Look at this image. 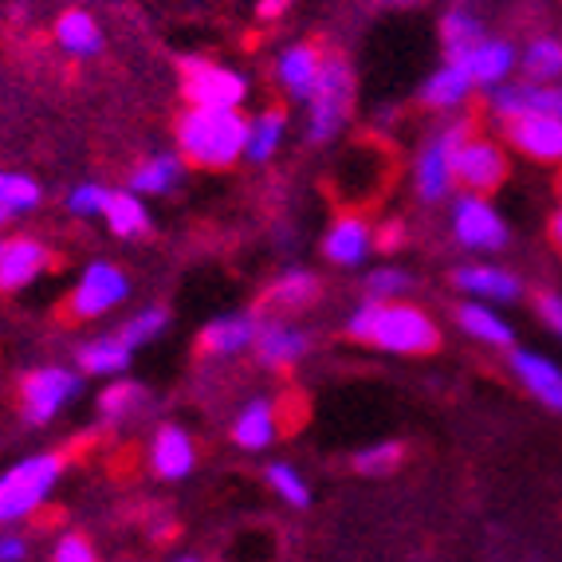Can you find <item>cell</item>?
<instances>
[{
    "label": "cell",
    "mask_w": 562,
    "mask_h": 562,
    "mask_svg": "<svg viewBox=\"0 0 562 562\" xmlns=\"http://www.w3.org/2000/svg\"><path fill=\"white\" fill-rule=\"evenodd\" d=\"M472 134V119H452L425 138V146L413 158V193L422 205H441L457 189V173H452V158L457 146Z\"/></svg>",
    "instance_id": "obj_5"
},
{
    "label": "cell",
    "mask_w": 562,
    "mask_h": 562,
    "mask_svg": "<svg viewBox=\"0 0 562 562\" xmlns=\"http://www.w3.org/2000/svg\"><path fill=\"white\" fill-rule=\"evenodd\" d=\"M409 233H405V221H382L374 233V248L378 252H402Z\"/></svg>",
    "instance_id": "obj_41"
},
{
    "label": "cell",
    "mask_w": 562,
    "mask_h": 562,
    "mask_svg": "<svg viewBox=\"0 0 562 562\" xmlns=\"http://www.w3.org/2000/svg\"><path fill=\"white\" fill-rule=\"evenodd\" d=\"M186 158L178 150H158L146 154L142 161H134L131 173H126V189L138 193V198H166L181 186L186 178Z\"/></svg>",
    "instance_id": "obj_24"
},
{
    "label": "cell",
    "mask_w": 562,
    "mask_h": 562,
    "mask_svg": "<svg viewBox=\"0 0 562 562\" xmlns=\"http://www.w3.org/2000/svg\"><path fill=\"white\" fill-rule=\"evenodd\" d=\"M236 449L244 452H263L280 441V405L272 397H252L244 402L240 413L233 417V429H228Z\"/></svg>",
    "instance_id": "obj_23"
},
{
    "label": "cell",
    "mask_w": 562,
    "mask_h": 562,
    "mask_svg": "<svg viewBox=\"0 0 562 562\" xmlns=\"http://www.w3.org/2000/svg\"><path fill=\"white\" fill-rule=\"evenodd\" d=\"M452 173H457V189L464 193H496L499 186L512 173V161H507V146H499L496 138L472 131L469 138L457 146V158H452Z\"/></svg>",
    "instance_id": "obj_10"
},
{
    "label": "cell",
    "mask_w": 562,
    "mask_h": 562,
    "mask_svg": "<svg viewBox=\"0 0 562 562\" xmlns=\"http://www.w3.org/2000/svg\"><path fill=\"white\" fill-rule=\"evenodd\" d=\"M319 295H323L319 276L307 272V268H283L272 288H268V300L263 303L272 311H280V315H295V311H307Z\"/></svg>",
    "instance_id": "obj_31"
},
{
    "label": "cell",
    "mask_w": 562,
    "mask_h": 562,
    "mask_svg": "<svg viewBox=\"0 0 562 562\" xmlns=\"http://www.w3.org/2000/svg\"><path fill=\"white\" fill-rule=\"evenodd\" d=\"M303 106H307V146H330L347 131L350 111H355V71H350L347 56L327 52L319 83Z\"/></svg>",
    "instance_id": "obj_4"
},
{
    "label": "cell",
    "mask_w": 562,
    "mask_h": 562,
    "mask_svg": "<svg viewBox=\"0 0 562 562\" xmlns=\"http://www.w3.org/2000/svg\"><path fill=\"white\" fill-rule=\"evenodd\" d=\"M472 94H476V83H472L469 67L457 64V59H445L437 71H429V79L422 83L417 99H422V106L432 114H457L469 106Z\"/></svg>",
    "instance_id": "obj_22"
},
{
    "label": "cell",
    "mask_w": 562,
    "mask_h": 562,
    "mask_svg": "<svg viewBox=\"0 0 562 562\" xmlns=\"http://www.w3.org/2000/svg\"><path fill=\"white\" fill-rule=\"evenodd\" d=\"M323 59H327V52H323L319 44H311V40H291V44H283L280 56H276V71H272L283 99L307 103V94L319 83Z\"/></svg>",
    "instance_id": "obj_14"
},
{
    "label": "cell",
    "mask_w": 562,
    "mask_h": 562,
    "mask_svg": "<svg viewBox=\"0 0 562 562\" xmlns=\"http://www.w3.org/2000/svg\"><path fill=\"white\" fill-rule=\"evenodd\" d=\"M374 252V228L362 213H342L323 233V256L335 268H362Z\"/></svg>",
    "instance_id": "obj_20"
},
{
    "label": "cell",
    "mask_w": 562,
    "mask_h": 562,
    "mask_svg": "<svg viewBox=\"0 0 562 562\" xmlns=\"http://www.w3.org/2000/svg\"><path fill=\"white\" fill-rule=\"evenodd\" d=\"M64 472V452H32V457L16 460L9 472H0V531L36 516L40 507L56 496Z\"/></svg>",
    "instance_id": "obj_3"
},
{
    "label": "cell",
    "mask_w": 562,
    "mask_h": 562,
    "mask_svg": "<svg viewBox=\"0 0 562 562\" xmlns=\"http://www.w3.org/2000/svg\"><path fill=\"white\" fill-rule=\"evenodd\" d=\"M166 327H169V311L166 307H142V311H134L131 319L122 323L114 335H119L131 350H138V347H150L158 335H166Z\"/></svg>",
    "instance_id": "obj_36"
},
{
    "label": "cell",
    "mask_w": 562,
    "mask_h": 562,
    "mask_svg": "<svg viewBox=\"0 0 562 562\" xmlns=\"http://www.w3.org/2000/svg\"><path fill=\"white\" fill-rule=\"evenodd\" d=\"M291 9V0H256V20L260 24H276V20H283Z\"/></svg>",
    "instance_id": "obj_44"
},
{
    "label": "cell",
    "mask_w": 562,
    "mask_h": 562,
    "mask_svg": "<svg viewBox=\"0 0 562 562\" xmlns=\"http://www.w3.org/2000/svg\"><path fill=\"white\" fill-rule=\"evenodd\" d=\"M52 36H56L59 52H64V56H71V59H94L106 44L103 24H99V20H94V12H87V9H64V12H59Z\"/></svg>",
    "instance_id": "obj_25"
},
{
    "label": "cell",
    "mask_w": 562,
    "mask_h": 562,
    "mask_svg": "<svg viewBox=\"0 0 562 562\" xmlns=\"http://www.w3.org/2000/svg\"><path fill=\"white\" fill-rule=\"evenodd\" d=\"M402 460H405L402 441H374L366 445V449H358L350 457V464H355L358 476H390V472L402 469Z\"/></svg>",
    "instance_id": "obj_37"
},
{
    "label": "cell",
    "mask_w": 562,
    "mask_h": 562,
    "mask_svg": "<svg viewBox=\"0 0 562 562\" xmlns=\"http://www.w3.org/2000/svg\"><path fill=\"white\" fill-rule=\"evenodd\" d=\"M535 307H539V319L562 338V295L559 291H543V295L535 300Z\"/></svg>",
    "instance_id": "obj_43"
},
{
    "label": "cell",
    "mask_w": 562,
    "mask_h": 562,
    "mask_svg": "<svg viewBox=\"0 0 562 562\" xmlns=\"http://www.w3.org/2000/svg\"><path fill=\"white\" fill-rule=\"evenodd\" d=\"M146 464L158 480H186L189 472L198 469V445L181 425H158V432L150 437V452Z\"/></svg>",
    "instance_id": "obj_21"
},
{
    "label": "cell",
    "mask_w": 562,
    "mask_h": 562,
    "mask_svg": "<svg viewBox=\"0 0 562 562\" xmlns=\"http://www.w3.org/2000/svg\"><path fill=\"white\" fill-rule=\"evenodd\" d=\"M507 366H512V378L524 385L535 402L547 405L551 413H562V366L554 358L527 347H512L507 350Z\"/></svg>",
    "instance_id": "obj_18"
},
{
    "label": "cell",
    "mask_w": 562,
    "mask_h": 562,
    "mask_svg": "<svg viewBox=\"0 0 562 562\" xmlns=\"http://www.w3.org/2000/svg\"><path fill=\"white\" fill-rule=\"evenodd\" d=\"M106 198H111V186L103 181H79V186L67 189V213L71 216H83V221H103V209Z\"/></svg>",
    "instance_id": "obj_39"
},
{
    "label": "cell",
    "mask_w": 562,
    "mask_h": 562,
    "mask_svg": "<svg viewBox=\"0 0 562 562\" xmlns=\"http://www.w3.org/2000/svg\"><path fill=\"white\" fill-rule=\"evenodd\" d=\"M29 554H32L29 535L12 531V527L0 531V562H29Z\"/></svg>",
    "instance_id": "obj_42"
},
{
    "label": "cell",
    "mask_w": 562,
    "mask_h": 562,
    "mask_svg": "<svg viewBox=\"0 0 562 562\" xmlns=\"http://www.w3.org/2000/svg\"><path fill=\"white\" fill-rule=\"evenodd\" d=\"M134 362V350L119 335H94L76 347V370L83 378H119Z\"/></svg>",
    "instance_id": "obj_26"
},
{
    "label": "cell",
    "mask_w": 562,
    "mask_h": 562,
    "mask_svg": "<svg viewBox=\"0 0 562 562\" xmlns=\"http://www.w3.org/2000/svg\"><path fill=\"white\" fill-rule=\"evenodd\" d=\"M146 385L131 382V378H114V382H106L103 390H99V397H94V417H99V425L103 429H119V425H126L138 409H146Z\"/></svg>",
    "instance_id": "obj_30"
},
{
    "label": "cell",
    "mask_w": 562,
    "mask_h": 562,
    "mask_svg": "<svg viewBox=\"0 0 562 562\" xmlns=\"http://www.w3.org/2000/svg\"><path fill=\"white\" fill-rule=\"evenodd\" d=\"M260 315L256 311H233V315H216L213 323H205L198 335V350L205 358H240L256 347L260 335Z\"/></svg>",
    "instance_id": "obj_16"
},
{
    "label": "cell",
    "mask_w": 562,
    "mask_h": 562,
    "mask_svg": "<svg viewBox=\"0 0 562 562\" xmlns=\"http://www.w3.org/2000/svg\"><path fill=\"white\" fill-rule=\"evenodd\" d=\"M44 201V189L29 173H16V169H0V209L9 216H24L32 209H40Z\"/></svg>",
    "instance_id": "obj_35"
},
{
    "label": "cell",
    "mask_w": 562,
    "mask_h": 562,
    "mask_svg": "<svg viewBox=\"0 0 562 562\" xmlns=\"http://www.w3.org/2000/svg\"><path fill=\"white\" fill-rule=\"evenodd\" d=\"M452 59L469 67L476 91H492V87L516 79V71H519V47L504 36H487V32Z\"/></svg>",
    "instance_id": "obj_13"
},
{
    "label": "cell",
    "mask_w": 562,
    "mask_h": 562,
    "mask_svg": "<svg viewBox=\"0 0 562 562\" xmlns=\"http://www.w3.org/2000/svg\"><path fill=\"white\" fill-rule=\"evenodd\" d=\"M449 233L464 252H504L512 240L504 213L484 193H464V189L449 198Z\"/></svg>",
    "instance_id": "obj_7"
},
{
    "label": "cell",
    "mask_w": 562,
    "mask_h": 562,
    "mask_svg": "<svg viewBox=\"0 0 562 562\" xmlns=\"http://www.w3.org/2000/svg\"><path fill=\"white\" fill-rule=\"evenodd\" d=\"M551 240L562 248V205L554 209V216H551Z\"/></svg>",
    "instance_id": "obj_45"
},
{
    "label": "cell",
    "mask_w": 562,
    "mask_h": 562,
    "mask_svg": "<svg viewBox=\"0 0 562 562\" xmlns=\"http://www.w3.org/2000/svg\"><path fill=\"white\" fill-rule=\"evenodd\" d=\"M79 394L83 374L76 366H36L20 378V409L29 425H52Z\"/></svg>",
    "instance_id": "obj_9"
},
{
    "label": "cell",
    "mask_w": 562,
    "mask_h": 562,
    "mask_svg": "<svg viewBox=\"0 0 562 562\" xmlns=\"http://www.w3.org/2000/svg\"><path fill=\"white\" fill-rule=\"evenodd\" d=\"M9 221H12V216H9V213H4V209H0V228L9 225Z\"/></svg>",
    "instance_id": "obj_48"
},
{
    "label": "cell",
    "mask_w": 562,
    "mask_h": 562,
    "mask_svg": "<svg viewBox=\"0 0 562 562\" xmlns=\"http://www.w3.org/2000/svg\"><path fill=\"white\" fill-rule=\"evenodd\" d=\"M47 562H103V559H99V551H94V543L83 531H64L56 543H52Z\"/></svg>",
    "instance_id": "obj_40"
},
{
    "label": "cell",
    "mask_w": 562,
    "mask_h": 562,
    "mask_svg": "<svg viewBox=\"0 0 562 562\" xmlns=\"http://www.w3.org/2000/svg\"><path fill=\"white\" fill-rule=\"evenodd\" d=\"M385 4H394V9H409V4H422V0H385Z\"/></svg>",
    "instance_id": "obj_46"
},
{
    "label": "cell",
    "mask_w": 562,
    "mask_h": 562,
    "mask_svg": "<svg viewBox=\"0 0 562 562\" xmlns=\"http://www.w3.org/2000/svg\"><path fill=\"white\" fill-rule=\"evenodd\" d=\"M103 225L111 228L119 240H142V236H150L154 216H150V209H146V198H138L131 189H111V198H106V209H103Z\"/></svg>",
    "instance_id": "obj_29"
},
{
    "label": "cell",
    "mask_w": 562,
    "mask_h": 562,
    "mask_svg": "<svg viewBox=\"0 0 562 562\" xmlns=\"http://www.w3.org/2000/svg\"><path fill=\"white\" fill-rule=\"evenodd\" d=\"M173 138H178V154L186 158V166L233 169L236 161H244V146H248V114L186 106L178 114Z\"/></svg>",
    "instance_id": "obj_2"
},
{
    "label": "cell",
    "mask_w": 562,
    "mask_h": 562,
    "mask_svg": "<svg viewBox=\"0 0 562 562\" xmlns=\"http://www.w3.org/2000/svg\"><path fill=\"white\" fill-rule=\"evenodd\" d=\"M263 480H268V487H272V496L280 499V504L295 507V512L311 507V484L291 460H272V464L263 469Z\"/></svg>",
    "instance_id": "obj_34"
},
{
    "label": "cell",
    "mask_w": 562,
    "mask_h": 562,
    "mask_svg": "<svg viewBox=\"0 0 562 562\" xmlns=\"http://www.w3.org/2000/svg\"><path fill=\"white\" fill-rule=\"evenodd\" d=\"M457 327L469 338H476V342H484V347H496V350L516 347V330L504 319V311L492 307V303L464 300L457 307Z\"/></svg>",
    "instance_id": "obj_27"
},
{
    "label": "cell",
    "mask_w": 562,
    "mask_h": 562,
    "mask_svg": "<svg viewBox=\"0 0 562 562\" xmlns=\"http://www.w3.org/2000/svg\"><path fill=\"white\" fill-rule=\"evenodd\" d=\"M507 150L524 154L539 166H562V114H527L504 122Z\"/></svg>",
    "instance_id": "obj_12"
},
{
    "label": "cell",
    "mask_w": 562,
    "mask_h": 562,
    "mask_svg": "<svg viewBox=\"0 0 562 562\" xmlns=\"http://www.w3.org/2000/svg\"><path fill=\"white\" fill-rule=\"evenodd\" d=\"M169 562H205V559H198V554H178V559H169Z\"/></svg>",
    "instance_id": "obj_47"
},
{
    "label": "cell",
    "mask_w": 562,
    "mask_h": 562,
    "mask_svg": "<svg viewBox=\"0 0 562 562\" xmlns=\"http://www.w3.org/2000/svg\"><path fill=\"white\" fill-rule=\"evenodd\" d=\"M252 355L263 370H295L311 355V335L291 319H263Z\"/></svg>",
    "instance_id": "obj_19"
},
{
    "label": "cell",
    "mask_w": 562,
    "mask_h": 562,
    "mask_svg": "<svg viewBox=\"0 0 562 562\" xmlns=\"http://www.w3.org/2000/svg\"><path fill=\"white\" fill-rule=\"evenodd\" d=\"M452 288L464 300L492 303V307H507V303L524 300V280L499 268V263H460V268H452Z\"/></svg>",
    "instance_id": "obj_15"
},
{
    "label": "cell",
    "mask_w": 562,
    "mask_h": 562,
    "mask_svg": "<svg viewBox=\"0 0 562 562\" xmlns=\"http://www.w3.org/2000/svg\"><path fill=\"white\" fill-rule=\"evenodd\" d=\"M252 94V83L244 71L216 64L205 56L181 59V99L186 106H209V111H244Z\"/></svg>",
    "instance_id": "obj_6"
},
{
    "label": "cell",
    "mask_w": 562,
    "mask_h": 562,
    "mask_svg": "<svg viewBox=\"0 0 562 562\" xmlns=\"http://www.w3.org/2000/svg\"><path fill=\"white\" fill-rule=\"evenodd\" d=\"M487 114L504 126L527 114H562V83H535V79H507L487 91Z\"/></svg>",
    "instance_id": "obj_11"
},
{
    "label": "cell",
    "mask_w": 562,
    "mask_h": 562,
    "mask_svg": "<svg viewBox=\"0 0 562 562\" xmlns=\"http://www.w3.org/2000/svg\"><path fill=\"white\" fill-rule=\"evenodd\" d=\"M126 300H131V276L111 260H94L79 272L76 288L67 291L64 311L67 319L94 323L103 319V315H111V311H119Z\"/></svg>",
    "instance_id": "obj_8"
},
{
    "label": "cell",
    "mask_w": 562,
    "mask_h": 562,
    "mask_svg": "<svg viewBox=\"0 0 562 562\" xmlns=\"http://www.w3.org/2000/svg\"><path fill=\"white\" fill-rule=\"evenodd\" d=\"M519 76L535 83H562V40L535 36L519 47Z\"/></svg>",
    "instance_id": "obj_32"
},
{
    "label": "cell",
    "mask_w": 562,
    "mask_h": 562,
    "mask_svg": "<svg viewBox=\"0 0 562 562\" xmlns=\"http://www.w3.org/2000/svg\"><path fill=\"white\" fill-rule=\"evenodd\" d=\"M347 335L382 355L422 358L441 347V327L429 311L409 300H362L347 319Z\"/></svg>",
    "instance_id": "obj_1"
},
{
    "label": "cell",
    "mask_w": 562,
    "mask_h": 562,
    "mask_svg": "<svg viewBox=\"0 0 562 562\" xmlns=\"http://www.w3.org/2000/svg\"><path fill=\"white\" fill-rule=\"evenodd\" d=\"M52 268V248L36 236H0V291H24Z\"/></svg>",
    "instance_id": "obj_17"
},
{
    "label": "cell",
    "mask_w": 562,
    "mask_h": 562,
    "mask_svg": "<svg viewBox=\"0 0 562 562\" xmlns=\"http://www.w3.org/2000/svg\"><path fill=\"white\" fill-rule=\"evenodd\" d=\"M437 32H441L445 59H452V56H460L464 47L476 44L487 29H484V20H480L472 9H464V4H452V9L441 12V24H437Z\"/></svg>",
    "instance_id": "obj_33"
},
{
    "label": "cell",
    "mask_w": 562,
    "mask_h": 562,
    "mask_svg": "<svg viewBox=\"0 0 562 562\" xmlns=\"http://www.w3.org/2000/svg\"><path fill=\"white\" fill-rule=\"evenodd\" d=\"M366 288V300H405L413 291V276L405 272V268H394V263H382V268H374V272H366L362 280Z\"/></svg>",
    "instance_id": "obj_38"
},
{
    "label": "cell",
    "mask_w": 562,
    "mask_h": 562,
    "mask_svg": "<svg viewBox=\"0 0 562 562\" xmlns=\"http://www.w3.org/2000/svg\"><path fill=\"white\" fill-rule=\"evenodd\" d=\"M291 131V119L283 106H263L248 119V146H244V161H252V166H268L276 154L283 150V142H288Z\"/></svg>",
    "instance_id": "obj_28"
}]
</instances>
